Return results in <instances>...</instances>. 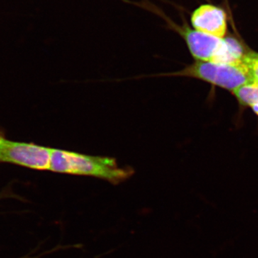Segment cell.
<instances>
[{
    "label": "cell",
    "instance_id": "7",
    "mask_svg": "<svg viewBox=\"0 0 258 258\" xmlns=\"http://www.w3.org/2000/svg\"><path fill=\"white\" fill-rule=\"evenodd\" d=\"M242 62L248 71L251 81L258 83V52L247 48Z\"/></svg>",
    "mask_w": 258,
    "mask_h": 258
},
{
    "label": "cell",
    "instance_id": "5",
    "mask_svg": "<svg viewBox=\"0 0 258 258\" xmlns=\"http://www.w3.org/2000/svg\"><path fill=\"white\" fill-rule=\"evenodd\" d=\"M191 28L220 38L227 37L228 18L225 10L212 4H203L194 10L190 16Z\"/></svg>",
    "mask_w": 258,
    "mask_h": 258
},
{
    "label": "cell",
    "instance_id": "3",
    "mask_svg": "<svg viewBox=\"0 0 258 258\" xmlns=\"http://www.w3.org/2000/svg\"><path fill=\"white\" fill-rule=\"evenodd\" d=\"M153 76L191 78L227 90L231 93L252 81L242 60L236 64L195 60L193 63L179 71Z\"/></svg>",
    "mask_w": 258,
    "mask_h": 258
},
{
    "label": "cell",
    "instance_id": "6",
    "mask_svg": "<svg viewBox=\"0 0 258 258\" xmlns=\"http://www.w3.org/2000/svg\"><path fill=\"white\" fill-rule=\"evenodd\" d=\"M241 106L250 107L258 101V83L251 81L232 93Z\"/></svg>",
    "mask_w": 258,
    "mask_h": 258
},
{
    "label": "cell",
    "instance_id": "2",
    "mask_svg": "<svg viewBox=\"0 0 258 258\" xmlns=\"http://www.w3.org/2000/svg\"><path fill=\"white\" fill-rule=\"evenodd\" d=\"M50 171L71 175L91 176L118 184L132 177L134 171L130 166H120L116 159L103 156L52 148Z\"/></svg>",
    "mask_w": 258,
    "mask_h": 258
},
{
    "label": "cell",
    "instance_id": "1",
    "mask_svg": "<svg viewBox=\"0 0 258 258\" xmlns=\"http://www.w3.org/2000/svg\"><path fill=\"white\" fill-rule=\"evenodd\" d=\"M143 6L161 17L168 28L182 37L195 60L228 64L239 63L242 61L247 47L235 37L220 38L207 35L190 27L185 20L181 25L174 23L154 5L144 3Z\"/></svg>",
    "mask_w": 258,
    "mask_h": 258
},
{
    "label": "cell",
    "instance_id": "4",
    "mask_svg": "<svg viewBox=\"0 0 258 258\" xmlns=\"http://www.w3.org/2000/svg\"><path fill=\"white\" fill-rule=\"evenodd\" d=\"M52 148L10 140L0 132V164H12L34 170H50Z\"/></svg>",
    "mask_w": 258,
    "mask_h": 258
},
{
    "label": "cell",
    "instance_id": "8",
    "mask_svg": "<svg viewBox=\"0 0 258 258\" xmlns=\"http://www.w3.org/2000/svg\"><path fill=\"white\" fill-rule=\"evenodd\" d=\"M249 108L252 109V111H253L254 114L257 115L258 116V101L255 102L254 104H252V106L249 107Z\"/></svg>",
    "mask_w": 258,
    "mask_h": 258
}]
</instances>
